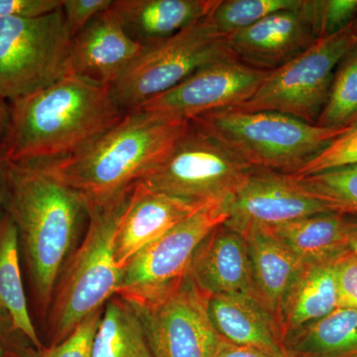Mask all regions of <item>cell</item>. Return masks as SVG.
<instances>
[{"label":"cell","mask_w":357,"mask_h":357,"mask_svg":"<svg viewBox=\"0 0 357 357\" xmlns=\"http://www.w3.org/2000/svg\"><path fill=\"white\" fill-rule=\"evenodd\" d=\"M10 126L2 159L34 163L64 158L116 126L124 114L109 86L69 73L9 102Z\"/></svg>","instance_id":"6da1fadb"},{"label":"cell","mask_w":357,"mask_h":357,"mask_svg":"<svg viewBox=\"0 0 357 357\" xmlns=\"http://www.w3.org/2000/svg\"><path fill=\"white\" fill-rule=\"evenodd\" d=\"M6 163V213L20 236L37 312L48 316L63 267L88 217L84 199L33 163Z\"/></svg>","instance_id":"7a4b0ae2"},{"label":"cell","mask_w":357,"mask_h":357,"mask_svg":"<svg viewBox=\"0 0 357 357\" xmlns=\"http://www.w3.org/2000/svg\"><path fill=\"white\" fill-rule=\"evenodd\" d=\"M189 126L183 119L135 110L76 153L33 164L84 201H105L161 165Z\"/></svg>","instance_id":"3957f363"},{"label":"cell","mask_w":357,"mask_h":357,"mask_svg":"<svg viewBox=\"0 0 357 357\" xmlns=\"http://www.w3.org/2000/svg\"><path fill=\"white\" fill-rule=\"evenodd\" d=\"M135 185L114 198L84 201L88 229L81 245L66 263L54 293L48 314L50 347L69 337L79 323L116 294L121 271L115 262V234Z\"/></svg>","instance_id":"277c9868"},{"label":"cell","mask_w":357,"mask_h":357,"mask_svg":"<svg viewBox=\"0 0 357 357\" xmlns=\"http://www.w3.org/2000/svg\"><path fill=\"white\" fill-rule=\"evenodd\" d=\"M253 170L295 176L349 128H321L275 112L223 109L190 121Z\"/></svg>","instance_id":"5b68a950"},{"label":"cell","mask_w":357,"mask_h":357,"mask_svg":"<svg viewBox=\"0 0 357 357\" xmlns=\"http://www.w3.org/2000/svg\"><path fill=\"white\" fill-rule=\"evenodd\" d=\"M232 58L227 37L206 17L175 36L145 46L112 86V98L124 114L163 95L202 68Z\"/></svg>","instance_id":"8992f818"},{"label":"cell","mask_w":357,"mask_h":357,"mask_svg":"<svg viewBox=\"0 0 357 357\" xmlns=\"http://www.w3.org/2000/svg\"><path fill=\"white\" fill-rule=\"evenodd\" d=\"M70 41L62 7L0 20V98L13 102L69 74Z\"/></svg>","instance_id":"52a82bcc"},{"label":"cell","mask_w":357,"mask_h":357,"mask_svg":"<svg viewBox=\"0 0 357 357\" xmlns=\"http://www.w3.org/2000/svg\"><path fill=\"white\" fill-rule=\"evenodd\" d=\"M357 43V18L342 31L319 39L287 64L268 73L255 95L232 109L275 112L316 124L335 70Z\"/></svg>","instance_id":"ba28073f"},{"label":"cell","mask_w":357,"mask_h":357,"mask_svg":"<svg viewBox=\"0 0 357 357\" xmlns=\"http://www.w3.org/2000/svg\"><path fill=\"white\" fill-rule=\"evenodd\" d=\"M253 171L190 122L165 161L139 182L152 191L195 203H229Z\"/></svg>","instance_id":"9c48e42d"},{"label":"cell","mask_w":357,"mask_h":357,"mask_svg":"<svg viewBox=\"0 0 357 357\" xmlns=\"http://www.w3.org/2000/svg\"><path fill=\"white\" fill-rule=\"evenodd\" d=\"M229 203L206 204L138 251L122 268L115 295L138 307L154 304L174 292L189 273L199 243L227 222Z\"/></svg>","instance_id":"30bf717a"},{"label":"cell","mask_w":357,"mask_h":357,"mask_svg":"<svg viewBox=\"0 0 357 357\" xmlns=\"http://www.w3.org/2000/svg\"><path fill=\"white\" fill-rule=\"evenodd\" d=\"M210 296L188 273L174 292L139 314L153 357H213L222 337L208 311Z\"/></svg>","instance_id":"8fae6325"},{"label":"cell","mask_w":357,"mask_h":357,"mask_svg":"<svg viewBox=\"0 0 357 357\" xmlns=\"http://www.w3.org/2000/svg\"><path fill=\"white\" fill-rule=\"evenodd\" d=\"M268 73L253 69L234 58L223 59L197 70L139 109L190 121L206 112L246 102L255 95Z\"/></svg>","instance_id":"7c38bea8"},{"label":"cell","mask_w":357,"mask_h":357,"mask_svg":"<svg viewBox=\"0 0 357 357\" xmlns=\"http://www.w3.org/2000/svg\"><path fill=\"white\" fill-rule=\"evenodd\" d=\"M225 225L243 234L252 225H281L331 213L309 194L295 178L273 171L255 170L229 203Z\"/></svg>","instance_id":"4fadbf2b"},{"label":"cell","mask_w":357,"mask_h":357,"mask_svg":"<svg viewBox=\"0 0 357 357\" xmlns=\"http://www.w3.org/2000/svg\"><path fill=\"white\" fill-rule=\"evenodd\" d=\"M312 25L311 0L268 16L227 38L234 60L271 72L287 64L318 41Z\"/></svg>","instance_id":"5bb4252c"},{"label":"cell","mask_w":357,"mask_h":357,"mask_svg":"<svg viewBox=\"0 0 357 357\" xmlns=\"http://www.w3.org/2000/svg\"><path fill=\"white\" fill-rule=\"evenodd\" d=\"M144 46L129 36L112 7L93 18L70 41V73L110 86Z\"/></svg>","instance_id":"9a60e30c"},{"label":"cell","mask_w":357,"mask_h":357,"mask_svg":"<svg viewBox=\"0 0 357 357\" xmlns=\"http://www.w3.org/2000/svg\"><path fill=\"white\" fill-rule=\"evenodd\" d=\"M208 204L195 203L136 183L132 198L124 213L114 238V258L122 270L132 256L164 236L178 223Z\"/></svg>","instance_id":"2e32d148"},{"label":"cell","mask_w":357,"mask_h":357,"mask_svg":"<svg viewBox=\"0 0 357 357\" xmlns=\"http://www.w3.org/2000/svg\"><path fill=\"white\" fill-rule=\"evenodd\" d=\"M189 276L206 295L243 294L257 300L245 237L225 223L199 243Z\"/></svg>","instance_id":"e0dca14e"},{"label":"cell","mask_w":357,"mask_h":357,"mask_svg":"<svg viewBox=\"0 0 357 357\" xmlns=\"http://www.w3.org/2000/svg\"><path fill=\"white\" fill-rule=\"evenodd\" d=\"M208 311L213 328L225 342L287 357L274 319L255 298L243 294L210 296Z\"/></svg>","instance_id":"ac0fdd59"},{"label":"cell","mask_w":357,"mask_h":357,"mask_svg":"<svg viewBox=\"0 0 357 357\" xmlns=\"http://www.w3.org/2000/svg\"><path fill=\"white\" fill-rule=\"evenodd\" d=\"M218 0H116L112 9L129 36L148 46L208 17Z\"/></svg>","instance_id":"d6986e66"},{"label":"cell","mask_w":357,"mask_h":357,"mask_svg":"<svg viewBox=\"0 0 357 357\" xmlns=\"http://www.w3.org/2000/svg\"><path fill=\"white\" fill-rule=\"evenodd\" d=\"M333 262L302 263L282 301L277 328L282 342L338 307Z\"/></svg>","instance_id":"ffe728a7"},{"label":"cell","mask_w":357,"mask_h":357,"mask_svg":"<svg viewBox=\"0 0 357 357\" xmlns=\"http://www.w3.org/2000/svg\"><path fill=\"white\" fill-rule=\"evenodd\" d=\"M241 234L248 245L256 297L277 325L282 301L302 263L263 225Z\"/></svg>","instance_id":"44dd1931"},{"label":"cell","mask_w":357,"mask_h":357,"mask_svg":"<svg viewBox=\"0 0 357 357\" xmlns=\"http://www.w3.org/2000/svg\"><path fill=\"white\" fill-rule=\"evenodd\" d=\"M265 227L301 263L333 262L349 251L345 215L340 213H319Z\"/></svg>","instance_id":"7402d4cb"},{"label":"cell","mask_w":357,"mask_h":357,"mask_svg":"<svg viewBox=\"0 0 357 357\" xmlns=\"http://www.w3.org/2000/svg\"><path fill=\"white\" fill-rule=\"evenodd\" d=\"M287 357H357V310L338 307L284 340Z\"/></svg>","instance_id":"603a6c76"},{"label":"cell","mask_w":357,"mask_h":357,"mask_svg":"<svg viewBox=\"0 0 357 357\" xmlns=\"http://www.w3.org/2000/svg\"><path fill=\"white\" fill-rule=\"evenodd\" d=\"M0 306L8 312L14 326L36 351L44 349L23 282L17 227L6 211L0 215Z\"/></svg>","instance_id":"cb8c5ba5"},{"label":"cell","mask_w":357,"mask_h":357,"mask_svg":"<svg viewBox=\"0 0 357 357\" xmlns=\"http://www.w3.org/2000/svg\"><path fill=\"white\" fill-rule=\"evenodd\" d=\"M91 357H153L139 314L119 296L103 307Z\"/></svg>","instance_id":"d4e9b609"},{"label":"cell","mask_w":357,"mask_h":357,"mask_svg":"<svg viewBox=\"0 0 357 357\" xmlns=\"http://www.w3.org/2000/svg\"><path fill=\"white\" fill-rule=\"evenodd\" d=\"M357 123V43L335 70L328 100L317 126L344 129Z\"/></svg>","instance_id":"484cf974"},{"label":"cell","mask_w":357,"mask_h":357,"mask_svg":"<svg viewBox=\"0 0 357 357\" xmlns=\"http://www.w3.org/2000/svg\"><path fill=\"white\" fill-rule=\"evenodd\" d=\"M294 178L310 196L325 204L331 213L357 215V166Z\"/></svg>","instance_id":"4316f807"},{"label":"cell","mask_w":357,"mask_h":357,"mask_svg":"<svg viewBox=\"0 0 357 357\" xmlns=\"http://www.w3.org/2000/svg\"><path fill=\"white\" fill-rule=\"evenodd\" d=\"M303 0H218L208 18L215 30L229 38L280 11L301 6Z\"/></svg>","instance_id":"83f0119b"},{"label":"cell","mask_w":357,"mask_h":357,"mask_svg":"<svg viewBox=\"0 0 357 357\" xmlns=\"http://www.w3.org/2000/svg\"><path fill=\"white\" fill-rule=\"evenodd\" d=\"M349 166H357V123L335 138L293 177H306Z\"/></svg>","instance_id":"f1b7e54d"},{"label":"cell","mask_w":357,"mask_h":357,"mask_svg":"<svg viewBox=\"0 0 357 357\" xmlns=\"http://www.w3.org/2000/svg\"><path fill=\"white\" fill-rule=\"evenodd\" d=\"M312 25L318 39L342 31L357 18V0H311Z\"/></svg>","instance_id":"f546056e"},{"label":"cell","mask_w":357,"mask_h":357,"mask_svg":"<svg viewBox=\"0 0 357 357\" xmlns=\"http://www.w3.org/2000/svg\"><path fill=\"white\" fill-rule=\"evenodd\" d=\"M102 309L89 314L60 344L32 352L30 357H91L93 337L102 318Z\"/></svg>","instance_id":"4dcf8cb0"},{"label":"cell","mask_w":357,"mask_h":357,"mask_svg":"<svg viewBox=\"0 0 357 357\" xmlns=\"http://www.w3.org/2000/svg\"><path fill=\"white\" fill-rule=\"evenodd\" d=\"M338 307L357 310V256L347 251L333 264Z\"/></svg>","instance_id":"1f68e13d"},{"label":"cell","mask_w":357,"mask_h":357,"mask_svg":"<svg viewBox=\"0 0 357 357\" xmlns=\"http://www.w3.org/2000/svg\"><path fill=\"white\" fill-rule=\"evenodd\" d=\"M112 6V0H63L62 10L70 37L73 38Z\"/></svg>","instance_id":"d6a6232c"},{"label":"cell","mask_w":357,"mask_h":357,"mask_svg":"<svg viewBox=\"0 0 357 357\" xmlns=\"http://www.w3.org/2000/svg\"><path fill=\"white\" fill-rule=\"evenodd\" d=\"M34 347L16 328L8 312L0 306V357H30Z\"/></svg>","instance_id":"836d02e7"},{"label":"cell","mask_w":357,"mask_h":357,"mask_svg":"<svg viewBox=\"0 0 357 357\" xmlns=\"http://www.w3.org/2000/svg\"><path fill=\"white\" fill-rule=\"evenodd\" d=\"M63 0H0V20L11 17H33L53 13Z\"/></svg>","instance_id":"e575fe53"},{"label":"cell","mask_w":357,"mask_h":357,"mask_svg":"<svg viewBox=\"0 0 357 357\" xmlns=\"http://www.w3.org/2000/svg\"><path fill=\"white\" fill-rule=\"evenodd\" d=\"M213 357H276L268 354L266 352L259 351V349H252V347H239V345L232 344L230 342H225L222 338L220 345H218L217 351Z\"/></svg>","instance_id":"d590c367"},{"label":"cell","mask_w":357,"mask_h":357,"mask_svg":"<svg viewBox=\"0 0 357 357\" xmlns=\"http://www.w3.org/2000/svg\"><path fill=\"white\" fill-rule=\"evenodd\" d=\"M9 126H10V109L6 100L0 98V156H2V152H3Z\"/></svg>","instance_id":"8d00e7d4"},{"label":"cell","mask_w":357,"mask_h":357,"mask_svg":"<svg viewBox=\"0 0 357 357\" xmlns=\"http://www.w3.org/2000/svg\"><path fill=\"white\" fill-rule=\"evenodd\" d=\"M345 229L349 251L357 256V215H345Z\"/></svg>","instance_id":"74e56055"},{"label":"cell","mask_w":357,"mask_h":357,"mask_svg":"<svg viewBox=\"0 0 357 357\" xmlns=\"http://www.w3.org/2000/svg\"><path fill=\"white\" fill-rule=\"evenodd\" d=\"M7 204V181L6 163L0 156V215L6 211Z\"/></svg>","instance_id":"f35d334b"}]
</instances>
